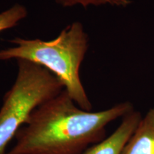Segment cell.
<instances>
[{"mask_svg":"<svg viewBox=\"0 0 154 154\" xmlns=\"http://www.w3.org/2000/svg\"><path fill=\"white\" fill-rule=\"evenodd\" d=\"M27 14V9L20 4H15L11 8L0 13V32L15 27Z\"/></svg>","mask_w":154,"mask_h":154,"instance_id":"obj_6","label":"cell"},{"mask_svg":"<svg viewBox=\"0 0 154 154\" xmlns=\"http://www.w3.org/2000/svg\"><path fill=\"white\" fill-rule=\"evenodd\" d=\"M88 38L79 22L68 25L51 41L16 37L15 47L0 50V61L23 59L47 69L59 80L79 107L91 111L92 105L81 82L79 70L88 47Z\"/></svg>","mask_w":154,"mask_h":154,"instance_id":"obj_2","label":"cell"},{"mask_svg":"<svg viewBox=\"0 0 154 154\" xmlns=\"http://www.w3.org/2000/svg\"><path fill=\"white\" fill-rule=\"evenodd\" d=\"M131 111L129 102L98 112L83 110L63 90L32 112L5 154H83L104 139L109 123Z\"/></svg>","mask_w":154,"mask_h":154,"instance_id":"obj_1","label":"cell"},{"mask_svg":"<svg viewBox=\"0 0 154 154\" xmlns=\"http://www.w3.org/2000/svg\"><path fill=\"white\" fill-rule=\"evenodd\" d=\"M140 119L138 112L133 111L128 113L124 116L120 126L112 134L88 149L83 154H121Z\"/></svg>","mask_w":154,"mask_h":154,"instance_id":"obj_4","label":"cell"},{"mask_svg":"<svg viewBox=\"0 0 154 154\" xmlns=\"http://www.w3.org/2000/svg\"><path fill=\"white\" fill-rule=\"evenodd\" d=\"M121 154H154V108L140 119Z\"/></svg>","mask_w":154,"mask_h":154,"instance_id":"obj_5","label":"cell"},{"mask_svg":"<svg viewBox=\"0 0 154 154\" xmlns=\"http://www.w3.org/2000/svg\"><path fill=\"white\" fill-rule=\"evenodd\" d=\"M56 2L63 7H72L81 5L83 7L88 6H100L110 5L117 7H126L131 2L130 0H55Z\"/></svg>","mask_w":154,"mask_h":154,"instance_id":"obj_7","label":"cell"},{"mask_svg":"<svg viewBox=\"0 0 154 154\" xmlns=\"http://www.w3.org/2000/svg\"><path fill=\"white\" fill-rule=\"evenodd\" d=\"M17 63L16 80L4 96L0 109V154L6 153L8 143L36 108L64 90L47 69L23 59Z\"/></svg>","mask_w":154,"mask_h":154,"instance_id":"obj_3","label":"cell"}]
</instances>
